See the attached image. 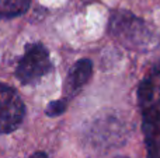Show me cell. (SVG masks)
I'll return each mask as SVG.
<instances>
[{
  "label": "cell",
  "mask_w": 160,
  "mask_h": 158,
  "mask_svg": "<svg viewBox=\"0 0 160 158\" xmlns=\"http://www.w3.org/2000/svg\"><path fill=\"white\" fill-rule=\"evenodd\" d=\"M115 158H127V157H115Z\"/></svg>",
  "instance_id": "cell-10"
},
{
  "label": "cell",
  "mask_w": 160,
  "mask_h": 158,
  "mask_svg": "<svg viewBox=\"0 0 160 158\" xmlns=\"http://www.w3.org/2000/svg\"><path fill=\"white\" fill-rule=\"evenodd\" d=\"M93 73V64L88 59H80L72 66L68 78L65 81V94L68 98L75 97L76 94L88 83Z\"/></svg>",
  "instance_id": "cell-6"
},
{
  "label": "cell",
  "mask_w": 160,
  "mask_h": 158,
  "mask_svg": "<svg viewBox=\"0 0 160 158\" xmlns=\"http://www.w3.org/2000/svg\"><path fill=\"white\" fill-rule=\"evenodd\" d=\"M28 158H49V157H48L45 153H35V154H32L31 157H28Z\"/></svg>",
  "instance_id": "cell-9"
},
{
  "label": "cell",
  "mask_w": 160,
  "mask_h": 158,
  "mask_svg": "<svg viewBox=\"0 0 160 158\" xmlns=\"http://www.w3.org/2000/svg\"><path fill=\"white\" fill-rule=\"evenodd\" d=\"M25 108L17 91L0 83V134L14 132L22 123Z\"/></svg>",
  "instance_id": "cell-5"
},
{
  "label": "cell",
  "mask_w": 160,
  "mask_h": 158,
  "mask_svg": "<svg viewBox=\"0 0 160 158\" xmlns=\"http://www.w3.org/2000/svg\"><path fill=\"white\" fill-rule=\"evenodd\" d=\"M52 60L42 44H28L16 67V77L24 86H34L52 72Z\"/></svg>",
  "instance_id": "cell-4"
},
{
  "label": "cell",
  "mask_w": 160,
  "mask_h": 158,
  "mask_svg": "<svg viewBox=\"0 0 160 158\" xmlns=\"http://www.w3.org/2000/svg\"><path fill=\"white\" fill-rule=\"evenodd\" d=\"M138 102L148 158H160V62L139 84Z\"/></svg>",
  "instance_id": "cell-1"
},
{
  "label": "cell",
  "mask_w": 160,
  "mask_h": 158,
  "mask_svg": "<svg viewBox=\"0 0 160 158\" xmlns=\"http://www.w3.org/2000/svg\"><path fill=\"white\" fill-rule=\"evenodd\" d=\"M127 130L118 118L104 115L97 118L86 133V146L93 153H104L112 147H118L125 140Z\"/></svg>",
  "instance_id": "cell-3"
},
{
  "label": "cell",
  "mask_w": 160,
  "mask_h": 158,
  "mask_svg": "<svg viewBox=\"0 0 160 158\" xmlns=\"http://www.w3.org/2000/svg\"><path fill=\"white\" fill-rule=\"evenodd\" d=\"M31 0H0V18H13L25 13Z\"/></svg>",
  "instance_id": "cell-7"
},
{
  "label": "cell",
  "mask_w": 160,
  "mask_h": 158,
  "mask_svg": "<svg viewBox=\"0 0 160 158\" xmlns=\"http://www.w3.org/2000/svg\"><path fill=\"white\" fill-rule=\"evenodd\" d=\"M108 31L118 44L135 52H150L160 42L158 31L128 10H117L111 14Z\"/></svg>",
  "instance_id": "cell-2"
},
{
  "label": "cell",
  "mask_w": 160,
  "mask_h": 158,
  "mask_svg": "<svg viewBox=\"0 0 160 158\" xmlns=\"http://www.w3.org/2000/svg\"><path fill=\"white\" fill-rule=\"evenodd\" d=\"M66 104H68V100L66 98H62V100H58V101H52L49 105L47 106V115L48 116H59L65 112L66 109Z\"/></svg>",
  "instance_id": "cell-8"
}]
</instances>
